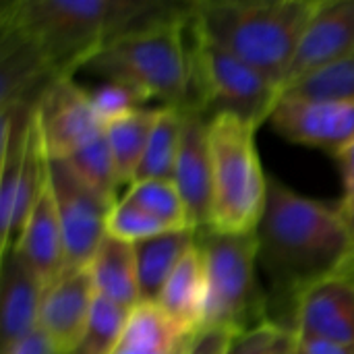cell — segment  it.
<instances>
[{
  "label": "cell",
  "instance_id": "obj_1",
  "mask_svg": "<svg viewBox=\"0 0 354 354\" xmlns=\"http://www.w3.org/2000/svg\"><path fill=\"white\" fill-rule=\"evenodd\" d=\"M255 236L259 266L272 286L270 309L286 313V330L297 297L311 284L342 274L354 259L353 234L340 205L305 197L272 176Z\"/></svg>",
  "mask_w": 354,
  "mask_h": 354
},
{
  "label": "cell",
  "instance_id": "obj_2",
  "mask_svg": "<svg viewBox=\"0 0 354 354\" xmlns=\"http://www.w3.org/2000/svg\"><path fill=\"white\" fill-rule=\"evenodd\" d=\"M178 2L162 0H6L0 25L23 33L56 79H68L114 37L143 25Z\"/></svg>",
  "mask_w": 354,
  "mask_h": 354
},
{
  "label": "cell",
  "instance_id": "obj_3",
  "mask_svg": "<svg viewBox=\"0 0 354 354\" xmlns=\"http://www.w3.org/2000/svg\"><path fill=\"white\" fill-rule=\"evenodd\" d=\"M319 0H197L191 21L280 89Z\"/></svg>",
  "mask_w": 354,
  "mask_h": 354
},
{
  "label": "cell",
  "instance_id": "obj_4",
  "mask_svg": "<svg viewBox=\"0 0 354 354\" xmlns=\"http://www.w3.org/2000/svg\"><path fill=\"white\" fill-rule=\"evenodd\" d=\"M191 2L129 29L106 44L83 71L97 79L135 85L162 106L189 108L193 93L191 50L185 39Z\"/></svg>",
  "mask_w": 354,
  "mask_h": 354
},
{
  "label": "cell",
  "instance_id": "obj_5",
  "mask_svg": "<svg viewBox=\"0 0 354 354\" xmlns=\"http://www.w3.org/2000/svg\"><path fill=\"white\" fill-rule=\"evenodd\" d=\"M255 131L257 127L234 114H216L209 118V230L253 234L261 222L270 176L263 174L259 162Z\"/></svg>",
  "mask_w": 354,
  "mask_h": 354
},
{
  "label": "cell",
  "instance_id": "obj_6",
  "mask_svg": "<svg viewBox=\"0 0 354 354\" xmlns=\"http://www.w3.org/2000/svg\"><path fill=\"white\" fill-rule=\"evenodd\" d=\"M197 247L205 266L203 330L226 332L232 338L270 322V299L259 284L257 236L199 230Z\"/></svg>",
  "mask_w": 354,
  "mask_h": 354
},
{
  "label": "cell",
  "instance_id": "obj_7",
  "mask_svg": "<svg viewBox=\"0 0 354 354\" xmlns=\"http://www.w3.org/2000/svg\"><path fill=\"white\" fill-rule=\"evenodd\" d=\"M189 50L193 66L191 106L207 118L234 114L253 127L270 120L282 89L261 71L212 41L193 21L189 10Z\"/></svg>",
  "mask_w": 354,
  "mask_h": 354
},
{
  "label": "cell",
  "instance_id": "obj_8",
  "mask_svg": "<svg viewBox=\"0 0 354 354\" xmlns=\"http://www.w3.org/2000/svg\"><path fill=\"white\" fill-rule=\"evenodd\" d=\"M48 183L64 239L66 270H83L108 234V216L114 205L83 183L66 160L48 158Z\"/></svg>",
  "mask_w": 354,
  "mask_h": 354
},
{
  "label": "cell",
  "instance_id": "obj_9",
  "mask_svg": "<svg viewBox=\"0 0 354 354\" xmlns=\"http://www.w3.org/2000/svg\"><path fill=\"white\" fill-rule=\"evenodd\" d=\"M35 118L46 156L52 160L71 158L104 131L89 91L77 85L73 77L56 79L44 91L35 106Z\"/></svg>",
  "mask_w": 354,
  "mask_h": 354
},
{
  "label": "cell",
  "instance_id": "obj_10",
  "mask_svg": "<svg viewBox=\"0 0 354 354\" xmlns=\"http://www.w3.org/2000/svg\"><path fill=\"white\" fill-rule=\"evenodd\" d=\"M48 180V156L33 116L21 156L0 162V249L8 255Z\"/></svg>",
  "mask_w": 354,
  "mask_h": 354
},
{
  "label": "cell",
  "instance_id": "obj_11",
  "mask_svg": "<svg viewBox=\"0 0 354 354\" xmlns=\"http://www.w3.org/2000/svg\"><path fill=\"white\" fill-rule=\"evenodd\" d=\"M270 122L284 139L336 156L354 139V104L280 97Z\"/></svg>",
  "mask_w": 354,
  "mask_h": 354
},
{
  "label": "cell",
  "instance_id": "obj_12",
  "mask_svg": "<svg viewBox=\"0 0 354 354\" xmlns=\"http://www.w3.org/2000/svg\"><path fill=\"white\" fill-rule=\"evenodd\" d=\"M172 183L185 201L191 226L197 232L205 230L212 214L209 118L193 106L183 108V137Z\"/></svg>",
  "mask_w": 354,
  "mask_h": 354
},
{
  "label": "cell",
  "instance_id": "obj_13",
  "mask_svg": "<svg viewBox=\"0 0 354 354\" xmlns=\"http://www.w3.org/2000/svg\"><path fill=\"white\" fill-rule=\"evenodd\" d=\"M290 332L354 344V274L342 272L305 288L295 301Z\"/></svg>",
  "mask_w": 354,
  "mask_h": 354
},
{
  "label": "cell",
  "instance_id": "obj_14",
  "mask_svg": "<svg viewBox=\"0 0 354 354\" xmlns=\"http://www.w3.org/2000/svg\"><path fill=\"white\" fill-rule=\"evenodd\" d=\"M351 54H354V0H319L282 91Z\"/></svg>",
  "mask_w": 354,
  "mask_h": 354
},
{
  "label": "cell",
  "instance_id": "obj_15",
  "mask_svg": "<svg viewBox=\"0 0 354 354\" xmlns=\"http://www.w3.org/2000/svg\"><path fill=\"white\" fill-rule=\"evenodd\" d=\"M95 295L89 268L66 270L46 288L39 311V328L60 354H73L79 346Z\"/></svg>",
  "mask_w": 354,
  "mask_h": 354
},
{
  "label": "cell",
  "instance_id": "obj_16",
  "mask_svg": "<svg viewBox=\"0 0 354 354\" xmlns=\"http://www.w3.org/2000/svg\"><path fill=\"white\" fill-rule=\"evenodd\" d=\"M54 81L56 77L39 50L17 29L0 25V108L37 106Z\"/></svg>",
  "mask_w": 354,
  "mask_h": 354
},
{
  "label": "cell",
  "instance_id": "obj_17",
  "mask_svg": "<svg viewBox=\"0 0 354 354\" xmlns=\"http://www.w3.org/2000/svg\"><path fill=\"white\" fill-rule=\"evenodd\" d=\"M46 284L17 255L2 257V288H0V322L2 351L23 340L39 328V311Z\"/></svg>",
  "mask_w": 354,
  "mask_h": 354
},
{
  "label": "cell",
  "instance_id": "obj_18",
  "mask_svg": "<svg viewBox=\"0 0 354 354\" xmlns=\"http://www.w3.org/2000/svg\"><path fill=\"white\" fill-rule=\"evenodd\" d=\"M10 253H17L39 276L46 288L66 272L64 239L48 180Z\"/></svg>",
  "mask_w": 354,
  "mask_h": 354
},
{
  "label": "cell",
  "instance_id": "obj_19",
  "mask_svg": "<svg viewBox=\"0 0 354 354\" xmlns=\"http://www.w3.org/2000/svg\"><path fill=\"white\" fill-rule=\"evenodd\" d=\"M195 338L158 303H141L131 311L112 354H189Z\"/></svg>",
  "mask_w": 354,
  "mask_h": 354
},
{
  "label": "cell",
  "instance_id": "obj_20",
  "mask_svg": "<svg viewBox=\"0 0 354 354\" xmlns=\"http://www.w3.org/2000/svg\"><path fill=\"white\" fill-rule=\"evenodd\" d=\"M205 266L199 247L195 245L176 266L166 286L158 297V305L185 330L199 334L205 317Z\"/></svg>",
  "mask_w": 354,
  "mask_h": 354
},
{
  "label": "cell",
  "instance_id": "obj_21",
  "mask_svg": "<svg viewBox=\"0 0 354 354\" xmlns=\"http://www.w3.org/2000/svg\"><path fill=\"white\" fill-rule=\"evenodd\" d=\"M87 268L97 295L127 309L141 305L135 245L106 234Z\"/></svg>",
  "mask_w": 354,
  "mask_h": 354
},
{
  "label": "cell",
  "instance_id": "obj_22",
  "mask_svg": "<svg viewBox=\"0 0 354 354\" xmlns=\"http://www.w3.org/2000/svg\"><path fill=\"white\" fill-rule=\"evenodd\" d=\"M197 245V230H172L149 241L137 243V272L141 303H156L168 278L183 261V257Z\"/></svg>",
  "mask_w": 354,
  "mask_h": 354
},
{
  "label": "cell",
  "instance_id": "obj_23",
  "mask_svg": "<svg viewBox=\"0 0 354 354\" xmlns=\"http://www.w3.org/2000/svg\"><path fill=\"white\" fill-rule=\"evenodd\" d=\"M158 112H160V106L141 108L104 127L120 185L131 187L135 172L141 164V158L145 153L149 135L153 131Z\"/></svg>",
  "mask_w": 354,
  "mask_h": 354
},
{
  "label": "cell",
  "instance_id": "obj_24",
  "mask_svg": "<svg viewBox=\"0 0 354 354\" xmlns=\"http://www.w3.org/2000/svg\"><path fill=\"white\" fill-rule=\"evenodd\" d=\"M183 137V108L160 106L153 131L149 135L145 153L135 172L133 183L139 180H172L178 147ZM131 183V185H133Z\"/></svg>",
  "mask_w": 354,
  "mask_h": 354
},
{
  "label": "cell",
  "instance_id": "obj_25",
  "mask_svg": "<svg viewBox=\"0 0 354 354\" xmlns=\"http://www.w3.org/2000/svg\"><path fill=\"white\" fill-rule=\"evenodd\" d=\"M66 162L81 176V180L87 183L108 203L116 205L120 201L116 195L122 185L118 180L116 164L104 131L97 137H93L89 143H85L81 149H77L71 158H66Z\"/></svg>",
  "mask_w": 354,
  "mask_h": 354
},
{
  "label": "cell",
  "instance_id": "obj_26",
  "mask_svg": "<svg viewBox=\"0 0 354 354\" xmlns=\"http://www.w3.org/2000/svg\"><path fill=\"white\" fill-rule=\"evenodd\" d=\"M282 97H305L354 104V54L336 60L282 91Z\"/></svg>",
  "mask_w": 354,
  "mask_h": 354
},
{
  "label": "cell",
  "instance_id": "obj_27",
  "mask_svg": "<svg viewBox=\"0 0 354 354\" xmlns=\"http://www.w3.org/2000/svg\"><path fill=\"white\" fill-rule=\"evenodd\" d=\"M133 309H127L102 295H95L85 334L73 354H112Z\"/></svg>",
  "mask_w": 354,
  "mask_h": 354
},
{
  "label": "cell",
  "instance_id": "obj_28",
  "mask_svg": "<svg viewBox=\"0 0 354 354\" xmlns=\"http://www.w3.org/2000/svg\"><path fill=\"white\" fill-rule=\"evenodd\" d=\"M122 199L141 207L143 212L151 214L153 218L166 222L172 228H193L189 222L185 201L172 180L133 183Z\"/></svg>",
  "mask_w": 354,
  "mask_h": 354
},
{
  "label": "cell",
  "instance_id": "obj_29",
  "mask_svg": "<svg viewBox=\"0 0 354 354\" xmlns=\"http://www.w3.org/2000/svg\"><path fill=\"white\" fill-rule=\"evenodd\" d=\"M89 91V100L91 106L95 110L97 120L102 122V127L135 112L141 108H147L145 104L149 102V97L137 89L131 83L124 81H116V79H100V85H95Z\"/></svg>",
  "mask_w": 354,
  "mask_h": 354
},
{
  "label": "cell",
  "instance_id": "obj_30",
  "mask_svg": "<svg viewBox=\"0 0 354 354\" xmlns=\"http://www.w3.org/2000/svg\"><path fill=\"white\" fill-rule=\"evenodd\" d=\"M172 230H183V228H172L166 222L153 218L151 214L143 212L141 207L124 199H120L110 209V216H108V234L131 245L149 241L153 236H160Z\"/></svg>",
  "mask_w": 354,
  "mask_h": 354
},
{
  "label": "cell",
  "instance_id": "obj_31",
  "mask_svg": "<svg viewBox=\"0 0 354 354\" xmlns=\"http://www.w3.org/2000/svg\"><path fill=\"white\" fill-rule=\"evenodd\" d=\"M228 354H295V334L274 322H266L234 336Z\"/></svg>",
  "mask_w": 354,
  "mask_h": 354
},
{
  "label": "cell",
  "instance_id": "obj_32",
  "mask_svg": "<svg viewBox=\"0 0 354 354\" xmlns=\"http://www.w3.org/2000/svg\"><path fill=\"white\" fill-rule=\"evenodd\" d=\"M295 354H354V344L311 334H295Z\"/></svg>",
  "mask_w": 354,
  "mask_h": 354
},
{
  "label": "cell",
  "instance_id": "obj_33",
  "mask_svg": "<svg viewBox=\"0 0 354 354\" xmlns=\"http://www.w3.org/2000/svg\"><path fill=\"white\" fill-rule=\"evenodd\" d=\"M232 336L218 330H203L197 334L189 354H228Z\"/></svg>",
  "mask_w": 354,
  "mask_h": 354
},
{
  "label": "cell",
  "instance_id": "obj_34",
  "mask_svg": "<svg viewBox=\"0 0 354 354\" xmlns=\"http://www.w3.org/2000/svg\"><path fill=\"white\" fill-rule=\"evenodd\" d=\"M2 354H60L58 348L52 344V340L41 332V328H37L35 332H31L29 336H25L23 340L15 342L12 346L4 348Z\"/></svg>",
  "mask_w": 354,
  "mask_h": 354
},
{
  "label": "cell",
  "instance_id": "obj_35",
  "mask_svg": "<svg viewBox=\"0 0 354 354\" xmlns=\"http://www.w3.org/2000/svg\"><path fill=\"white\" fill-rule=\"evenodd\" d=\"M336 162L340 168V176H342V189H344V197H351L354 193V139L336 153Z\"/></svg>",
  "mask_w": 354,
  "mask_h": 354
},
{
  "label": "cell",
  "instance_id": "obj_36",
  "mask_svg": "<svg viewBox=\"0 0 354 354\" xmlns=\"http://www.w3.org/2000/svg\"><path fill=\"white\" fill-rule=\"evenodd\" d=\"M340 212H342V216H344V220H346V224H348V230H351L354 241V193L351 197H344V199H342Z\"/></svg>",
  "mask_w": 354,
  "mask_h": 354
},
{
  "label": "cell",
  "instance_id": "obj_37",
  "mask_svg": "<svg viewBox=\"0 0 354 354\" xmlns=\"http://www.w3.org/2000/svg\"><path fill=\"white\" fill-rule=\"evenodd\" d=\"M344 272H348V274H354V259L351 261V266H348V268H346Z\"/></svg>",
  "mask_w": 354,
  "mask_h": 354
}]
</instances>
